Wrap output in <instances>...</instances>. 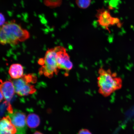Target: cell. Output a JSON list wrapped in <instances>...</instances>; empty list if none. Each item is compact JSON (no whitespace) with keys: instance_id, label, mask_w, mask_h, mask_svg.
Instances as JSON below:
<instances>
[{"instance_id":"7a4b0ae2","label":"cell","mask_w":134,"mask_h":134,"mask_svg":"<svg viewBox=\"0 0 134 134\" xmlns=\"http://www.w3.org/2000/svg\"><path fill=\"white\" fill-rule=\"evenodd\" d=\"M30 34L20 25L12 21L6 22L1 27L0 42L1 44L14 46L29 39Z\"/></svg>"},{"instance_id":"5bb4252c","label":"cell","mask_w":134,"mask_h":134,"mask_svg":"<svg viewBox=\"0 0 134 134\" xmlns=\"http://www.w3.org/2000/svg\"><path fill=\"white\" fill-rule=\"evenodd\" d=\"M78 134H92L91 132L86 129H83L80 130Z\"/></svg>"},{"instance_id":"4fadbf2b","label":"cell","mask_w":134,"mask_h":134,"mask_svg":"<svg viewBox=\"0 0 134 134\" xmlns=\"http://www.w3.org/2000/svg\"><path fill=\"white\" fill-rule=\"evenodd\" d=\"M0 25L1 27L4 25L6 23L4 15L1 13H0Z\"/></svg>"},{"instance_id":"2e32d148","label":"cell","mask_w":134,"mask_h":134,"mask_svg":"<svg viewBox=\"0 0 134 134\" xmlns=\"http://www.w3.org/2000/svg\"><path fill=\"white\" fill-rule=\"evenodd\" d=\"M34 134H43L41 133V132H40L38 131H36V132H35V133H34Z\"/></svg>"},{"instance_id":"8992f818","label":"cell","mask_w":134,"mask_h":134,"mask_svg":"<svg viewBox=\"0 0 134 134\" xmlns=\"http://www.w3.org/2000/svg\"><path fill=\"white\" fill-rule=\"evenodd\" d=\"M56 48L58 69L64 70L65 75L68 76L69 72L73 68V63L66 48L61 46L56 47Z\"/></svg>"},{"instance_id":"ba28073f","label":"cell","mask_w":134,"mask_h":134,"mask_svg":"<svg viewBox=\"0 0 134 134\" xmlns=\"http://www.w3.org/2000/svg\"><path fill=\"white\" fill-rule=\"evenodd\" d=\"M1 92L2 93L6 101L10 102L14 94L15 90L14 85L11 81H6L1 85Z\"/></svg>"},{"instance_id":"6da1fadb","label":"cell","mask_w":134,"mask_h":134,"mask_svg":"<svg viewBox=\"0 0 134 134\" xmlns=\"http://www.w3.org/2000/svg\"><path fill=\"white\" fill-rule=\"evenodd\" d=\"M98 73L97 83L98 92L103 97H109L122 88L123 81L121 78L110 69L100 67Z\"/></svg>"},{"instance_id":"5b68a950","label":"cell","mask_w":134,"mask_h":134,"mask_svg":"<svg viewBox=\"0 0 134 134\" xmlns=\"http://www.w3.org/2000/svg\"><path fill=\"white\" fill-rule=\"evenodd\" d=\"M96 16L99 25L109 31L110 26L115 25L121 26L119 19L112 16L109 10L103 8L97 10Z\"/></svg>"},{"instance_id":"30bf717a","label":"cell","mask_w":134,"mask_h":134,"mask_svg":"<svg viewBox=\"0 0 134 134\" xmlns=\"http://www.w3.org/2000/svg\"><path fill=\"white\" fill-rule=\"evenodd\" d=\"M9 73L13 79H16L21 78L23 75V67L19 64L12 65L9 68Z\"/></svg>"},{"instance_id":"9a60e30c","label":"cell","mask_w":134,"mask_h":134,"mask_svg":"<svg viewBox=\"0 0 134 134\" xmlns=\"http://www.w3.org/2000/svg\"><path fill=\"white\" fill-rule=\"evenodd\" d=\"M3 98H4V97H3L2 94L1 92V102Z\"/></svg>"},{"instance_id":"8fae6325","label":"cell","mask_w":134,"mask_h":134,"mask_svg":"<svg viewBox=\"0 0 134 134\" xmlns=\"http://www.w3.org/2000/svg\"><path fill=\"white\" fill-rule=\"evenodd\" d=\"M26 122L27 125L29 128H36L40 125V119L39 116L36 114H30L26 118Z\"/></svg>"},{"instance_id":"277c9868","label":"cell","mask_w":134,"mask_h":134,"mask_svg":"<svg viewBox=\"0 0 134 134\" xmlns=\"http://www.w3.org/2000/svg\"><path fill=\"white\" fill-rule=\"evenodd\" d=\"M36 81V76L31 74L23 75L18 79L10 80L14 85L15 93L20 96H27L35 93L36 89L31 83H34Z\"/></svg>"},{"instance_id":"7c38bea8","label":"cell","mask_w":134,"mask_h":134,"mask_svg":"<svg viewBox=\"0 0 134 134\" xmlns=\"http://www.w3.org/2000/svg\"><path fill=\"white\" fill-rule=\"evenodd\" d=\"M91 3V0H76L77 6L82 9H85L89 7Z\"/></svg>"},{"instance_id":"52a82bcc","label":"cell","mask_w":134,"mask_h":134,"mask_svg":"<svg viewBox=\"0 0 134 134\" xmlns=\"http://www.w3.org/2000/svg\"><path fill=\"white\" fill-rule=\"evenodd\" d=\"M13 125L17 130L16 134H26V115L23 112L16 111L8 114Z\"/></svg>"},{"instance_id":"9c48e42d","label":"cell","mask_w":134,"mask_h":134,"mask_svg":"<svg viewBox=\"0 0 134 134\" xmlns=\"http://www.w3.org/2000/svg\"><path fill=\"white\" fill-rule=\"evenodd\" d=\"M1 134H16L17 130L9 116L3 117L1 121Z\"/></svg>"},{"instance_id":"3957f363","label":"cell","mask_w":134,"mask_h":134,"mask_svg":"<svg viewBox=\"0 0 134 134\" xmlns=\"http://www.w3.org/2000/svg\"><path fill=\"white\" fill-rule=\"evenodd\" d=\"M38 63L41 66L39 70L41 75L51 78L54 74H58L59 70L57 62V53L56 47L50 48L46 52L44 57L40 59Z\"/></svg>"}]
</instances>
